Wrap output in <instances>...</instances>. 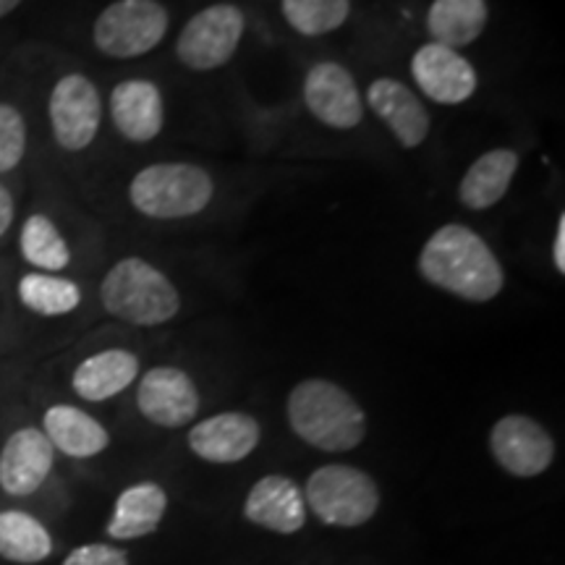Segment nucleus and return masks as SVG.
<instances>
[{"label": "nucleus", "mask_w": 565, "mask_h": 565, "mask_svg": "<svg viewBox=\"0 0 565 565\" xmlns=\"http://www.w3.org/2000/svg\"><path fill=\"white\" fill-rule=\"evenodd\" d=\"M419 275L429 286L475 303L498 299L505 288V270L490 244L461 223L443 225L427 238Z\"/></svg>", "instance_id": "f257e3e1"}, {"label": "nucleus", "mask_w": 565, "mask_h": 565, "mask_svg": "<svg viewBox=\"0 0 565 565\" xmlns=\"http://www.w3.org/2000/svg\"><path fill=\"white\" fill-rule=\"evenodd\" d=\"M288 422L303 443L324 454H345L366 435V414L349 391L330 380H303L288 395Z\"/></svg>", "instance_id": "f03ea898"}, {"label": "nucleus", "mask_w": 565, "mask_h": 565, "mask_svg": "<svg viewBox=\"0 0 565 565\" xmlns=\"http://www.w3.org/2000/svg\"><path fill=\"white\" fill-rule=\"evenodd\" d=\"M105 312L137 328L171 322L181 309V294L160 267L141 257H124L100 282Z\"/></svg>", "instance_id": "7ed1b4c3"}, {"label": "nucleus", "mask_w": 565, "mask_h": 565, "mask_svg": "<svg viewBox=\"0 0 565 565\" xmlns=\"http://www.w3.org/2000/svg\"><path fill=\"white\" fill-rule=\"evenodd\" d=\"M215 196V181L194 162H154L129 183L131 207L152 221L194 217Z\"/></svg>", "instance_id": "20e7f679"}, {"label": "nucleus", "mask_w": 565, "mask_h": 565, "mask_svg": "<svg viewBox=\"0 0 565 565\" xmlns=\"http://www.w3.org/2000/svg\"><path fill=\"white\" fill-rule=\"evenodd\" d=\"M303 500L322 524L362 526L377 513L380 490L362 469L330 463L309 477Z\"/></svg>", "instance_id": "39448f33"}, {"label": "nucleus", "mask_w": 565, "mask_h": 565, "mask_svg": "<svg viewBox=\"0 0 565 565\" xmlns=\"http://www.w3.org/2000/svg\"><path fill=\"white\" fill-rule=\"evenodd\" d=\"M171 13L158 0H116L95 19L92 40L108 58H139L160 45Z\"/></svg>", "instance_id": "423d86ee"}, {"label": "nucleus", "mask_w": 565, "mask_h": 565, "mask_svg": "<svg viewBox=\"0 0 565 565\" xmlns=\"http://www.w3.org/2000/svg\"><path fill=\"white\" fill-rule=\"evenodd\" d=\"M242 38V9L233 3H215L186 21L179 40H175V55L183 66L192 71L221 68L236 55Z\"/></svg>", "instance_id": "0eeeda50"}, {"label": "nucleus", "mask_w": 565, "mask_h": 565, "mask_svg": "<svg viewBox=\"0 0 565 565\" xmlns=\"http://www.w3.org/2000/svg\"><path fill=\"white\" fill-rule=\"evenodd\" d=\"M47 118L61 150H87L103 124V97L97 84L84 74L61 76L47 97Z\"/></svg>", "instance_id": "6e6552de"}, {"label": "nucleus", "mask_w": 565, "mask_h": 565, "mask_svg": "<svg viewBox=\"0 0 565 565\" xmlns=\"http://www.w3.org/2000/svg\"><path fill=\"white\" fill-rule=\"evenodd\" d=\"M303 105L322 126L335 131L356 129L364 118V97L353 74L341 63L322 61L303 76Z\"/></svg>", "instance_id": "1a4fd4ad"}, {"label": "nucleus", "mask_w": 565, "mask_h": 565, "mask_svg": "<svg viewBox=\"0 0 565 565\" xmlns=\"http://www.w3.org/2000/svg\"><path fill=\"white\" fill-rule=\"evenodd\" d=\"M490 450L508 475L521 479L542 475L555 458L553 437L540 422L524 414H508L494 424Z\"/></svg>", "instance_id": "9d476101"}, {"label": "nucleus", "mask_w": 565, "mask_h": 565, "mask_svg": "<svg viewBox=\"0 0 565 565\" xmlns=\"http://www.w3.org/2000/svg\"><path fill=\"white\" fill-rule=\"evenodd\" d=\"M412 76L424 97L437 105H461L479 87L477 68L458 51L427 42L412 58Z\"/></svg>", "instance_id": "9b49d317"}, {"label": "nucleus", "mask_w": 565, "mask_h": 565, "mask_svg": "<svg viewBox=\"0 0 565 565\" xmlns=\"http://www.w3.org/2000/svg\"><path fill=\"white\" fill-rule=\"evenodd\" d=\"M137 406L158 427H183L200 414V391L179 366H154L137 387Z\"/></svg>", "instance_id": "f8f14e48"}, {"label": "nucleus", "mask_w": 565, "mask_h": 565, "mask_svg": "<svg viewBox=\"0 0 565 565\" xmlns=\"http://www.w3.org/2000/svg\"><path fill=\"white\" fill-rule=\"evenodd\" d=\"M55 463V448L38 427H21L0 450V487L11 498H30L45 484Z\"/></svg>", "instance_id": "ddd939ff"}, {"label": "nucleus", "mask_w": 565, "mask_h": 565, "mask_svg": "<svg viewBox=\"0 0 565 565\" xmlns=\"http://www.w3.org/2000/svg\"><path fill=\"white\" fill-rule=\"evenodd\" d=\"M366 105L406 150H416L429 137V129H433L429 113L424 108L422 97L408 89V84L393 79V76H380L366 89Z\"/></svg>", "instance_id": "4468645a"}, {"label": "nucleus", "mask_w": 565, "mask_h": 565, "mask_svg": "<svg viewBox=\"0 0 565 565\" xmlns=\"http://www.w3.org/2000/svg\"><path fill=\"white\" fill-rule=\"evenodd\" d=\"M110 118L116 131L134 145L158 139L166 124L162 92L150 79H126L110 92Z\"/></svg>", "instance_id": "2eb2a0df"}, {"label": "nucleus", "mask_w": 565, "mask_h": 565, "mask_svg": "<svg viewBox=\"0 0 565 565\" xmlns=\"http://www.w3.org/2000/svg\"><path fill=\"white\" fill-rule=\"evenodd\" d=\"M259 445V424L244 412L215 414L194 424L189 433V448L210 463L244 461Z\"/></svg>", "instance_id": "dca6fc26"}, {"label": "nucleus", "mask_w": 565, "mask_h": 565, "mask_svg": "<svg viewBox=\"0 0 565 565\" xmlns=\"http://www.w3.org/2000/svg\"><path fill=\"white\" fill-rule=\"evenodd\" d=\"M244 513L252 524L278 534H294L307 524V500L291 477L270 475L252 487Z\"/></svg>", "instance_id": "f3484780"}, {"label": "nucleus", "mask_w": 565, "mask_h": 565, "mask_svg": "<svg viewBox=\"0 0 565 565\" xmlns=\"http://www.w3.org/2000/svg\"><path fill=\"white\" fill-rule=\"evenodd\" d=\"M519 152L508 150V147L479 154L458 183V200L466 210L475 212L494 207L511 189L515 173H519Z\"/></svg>", "instance_id": "a211bd4d"}, {"label": "nucleus", "mask_w": 565, "mask_h": 565, "mask_svg": "<svg viewBox=\"0 0 565 565\" xmlns=\"http://www.w3.org/2000/svg\"><path fill=\"white\" fill-rule=\"evenodd\" d=\"M139 374L137 353L126 349H108L100 353H92L74 370L71 387L79 398L89 404H100L113 395L124 393Z\"/></svg>", "instance_id": "6ab92c4d"}, {"label": "nucleus", "mask_w": 565, "mask_h": 565, "mask_svg": "<svg viewBox=\"0 0 565 565\" xmlns=\"http://www.w3.org/2000/svg\"><path fill=\"white\" fill-rule=\"evenodd\" d=\"M42 433L55 450L68 458H92L108 448L110 435L95 416L82 408L58 404L51 406L42 416Z\"/></svg>", "instance_id": "aec40b11"}, {"label": "nucleus", "mask_w": 565, "mask_h": 565, "mask_svg": "<svg viewBox=\"0 0 565 565\" xmlns=\"http://www.w3.org/2000/svg\"><path fill=\"white\" fill-rule=\"evenodd\" d=\"M487 19H490L487 0H433L424 24L433 38L429 42L458 51L482 38Z\"/></svg>", "instance_id": "412c9836"}, {"label": "nucleus", "mask_w": 565, "mask_h": 565, "mask_svg": "<svg viewBox=\"0 0 565 565\" xmlns=\"http://www.w3.org/2000/svg\"><path fill=\"white\" fill-rule=\"evenodd\" d=\"M166 490L154 482H139L121 492L113 508L108 534L113 540H139V536L152 534L166 515Z\"/></svg>", "instance_id": "4be33fe9"}, {"label": "nucleus", "mask_w": 565, "mask_h": 565, "mask_svg": "<svg viewBox=\"0 0 565 565\" xmlns=\"http://www.w3.org/2000/svg\"><path fill=\"white\" fill-rule=\"evenodd\" d=\"M53 553V536L38 519L24 511L0 513V557L34 565Z\"/></svg>", "instance_id": "5701e85b"}, {"label": "nucleus", "mask_w": 565, "mask_h": 565, "mask_svg": "<svg viewBox=\"0 0 565 565\" xmlns=\"http://www.w3.org/2000/svg\"><path fill=\"white\" fill-rule=\"evenodd\" d=\"M19 252L40 273L58 275L71 265L68 242L63 238L58 225L53 223V217L42 215V212H34L21 225Z\"/></svg>", "instance_id": "b1692460"}, {"label": "nucleus", "mask_w": 565, "mask_h": 565, "mask_svg": "<svg viewBox=\"0 0 565 565\" xmlns=\"http://www.w3.org/2000/svg\"><path fill=\"white\" fill-rule=\"evenodd\" d=\"M19 301L40 317H63L79 309L82 288L79 282L61 278L55 273H26L17 286Z\"/></svg>", "instance_id": "393cba45"}, {"label": "nucleus", "mask_w": 565, "mask_h": 565, "mask_svg": "<svg viewBox=\"0 0 565 565\" xmlns=\"http://www.w3.org/2000/svg\"><path fill=\"white\" fill-rule=\"evenodd\" d=\"M280 11L291 30L303 38H320L345 24L351 0H280Z\"/></svg>", "instance_id": "a878e982"}, {"label": "nucleus", "mask_w": 565, "mask_h": 565, "mask_svg": "<svg viewBox=\"0 0 565 565\" xmlns=\"http://www.w3.org/2000/svg\"><path fill=\"white\" fill-rule=\"evenodd\" d=\"M26 154V121L11 103H0V175L17 171Z\"/></svg>", "instance_id": "bb28decb"}, {"label": "nucleus", "mask_w": 565, "mask_h": 565, "mask_svg": "<svg viewBox=\"0 0 565 565\" xmlns=\"http://www.w3.org/2000/svg\"><path fill=\"white\" fill-rule=\"evenodd\" d=\"M63 565H129V555L113 545H82L63 561Z\"/></svg>", "instance_id": "cd10ccee"}, {"label": "nucleus", "mask_w": 565, "mask_h": 565, "mask_svg": "<svg viewBox=\"0 0 565 565\" xmlns=\"http://www.w3.org/2000/svg\"><path fill=\"white\" fill-rule=\"evenodd\" d=\"M13 217H17V202H13V194L9 192V186L0 183V238L11 231Z\"/></svg>", "instance_id": "c85d7f7f"}, {"label": "nucleus", "mask_w": 565, "mask_h": 565, "mask_svg": "<svg viewBox=\"0 0 565 565\" xmlns=\"http://www.w3.org/2000/svg\"><path fill=\"white\" fill-rule=\"evenodd\" d=\"M553 265L557 275L565 273V215L557 217L555 242H553Z\"/></svg>", "instance_id": "c756f323"}, {"label": "nucleus", "mask_w": 565, "mask_h": 565, "mask_svg": "<svg viewBox=\"0 0 565 565\" xmlns=\"http://www.w3.org/2000/svg\"><path fill=\"white\" fill-rule=\"evenodd\" d=\"M21 6V0H0V19L9 17L11 11H17Z\"/></svg>", "instance_id": "7c9ffc66"}]
</instances>
